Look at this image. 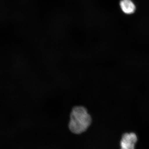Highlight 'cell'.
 Instances as JSON below:
<instances>
[{
    "label": "cell",
    "instance_id": "1",
    "mask_svg": "<svg viewBox=\"0 0 149 149\" xmlns=\"http://www.w3.org/2000/svg\"><path fill=\"white\" fill-rule=\"evenodd\" d=\"M70 118L69 128L72 133L76 134L86 131L92 122V119L87 109L81 106H77L72 109Z\"/></svg>",
    "mask_w": 149,
    "mask_h": 149
},
{
    "label": "cell",
    "instance_id": "3",
    "mask_svg": "<svg viewBox=\"0 0 149 149\" xmlns=\"http://www.w3.org/2000/svg\"><path fill=\"white\" fill-rule=\"evenodd\" d=\"M120 7L122 12L127 15L133 14L136 10V5L132 0H121Z\"/></svg>",
    "mask_w": 149,
    "mask_h": 149
},
{
    "label": "cell",
    "instance_id": "2",
    "mask_svg": "<svg viewBox=\"0 0 149 149\" xmlns=\"http://www.w3.org/2000/svg\"><path fill=\"white\" fill-rule=\"evenodd\" d=\"M137 140V136L134 133L124 134L120 141V149H135Z\"/></svg>",
    "mask_w": 149,
    "mask_h": 149
}]
</instances>
